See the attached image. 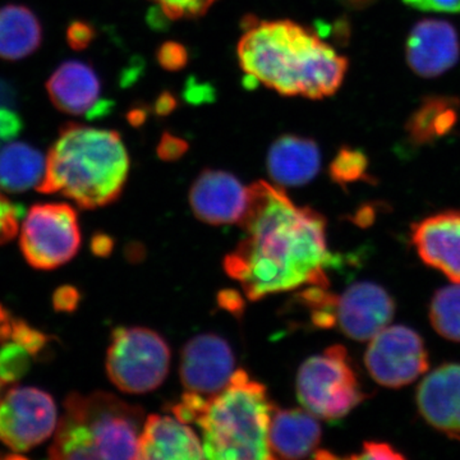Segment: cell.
I'll use <instances>...</instances> for the list:
<instances>
[{
  "instance_id": "36",
  "label": "cell",
  "mask_w": 460,
  "mask_h": 460,
  "mask_svg": "<svg viewBox=\"0 0 460 460\" xmlns=\"http://www.w3.org/2000/svg\"><path fill=\"white\" fill-rule=\"evenodd\" d=\"M128 120L132 126H138L145 122V111H132L128 114Z\"/></svg>"
},
{
  "instance_id": "3",
  "label": "cell",
  "mask_w": 460,
  "mask_h": 460,
  "mask_svg": "<svg viewBox=\"0 0 460 460\" xmlns=\"http://www.w3.org/2000/svg\"><path fill=\"white\" fill-rule=\"evenodd\" d=\"M274 405L262 384L237 370L226 389L206 396L187 392L172 407L184 423H195L202 435L206 459L268 460L269 426Z\"/></svg>"
},
{
  "instance_id": "31",
  "label": "cell",
  "mask_w": 460,
  "mask_h": 460,
  "mask_svg": "<svg viewBox=\"0 0 460 460\" xmlns=\"http://www.w3.org/2000/svg\"><path fill=\"white\" fill-rule=\"evenodd\" d=\"M189 150V144L177 136L165 132L157 145V155L165 162H174L180 159Z\"/></svg>"
},
{
  "instance_id": "6",
  "label": "cell",
  "mask_w": 460,
  "mask_h": 460,
  "mask_svg": "<svg viewBox=\"0 0 460 460\" xmlns=\"http://www.w3.org/2000/svg\"><path fill=\"white\" fill-rule=\"evenodd\" d=\"M296 396L317 419H344L366 399L343 345H332L311 357L296 375Z\"/></svg>"
},
{
  "instance_id": "37",
  "label": "cell",
  "mask_w": 460,
  "mask_h": 460,
  "mask_svg": "<svg viewBox=\"0 0 460 460\" xmlns=\"http://www.w3.org/2000/svg\"><path fill=\"white\" fill-rule=\"evenodd\" d=\"M402 2L410 7L420 9V11H429V0H402Z\"/></svg>"
},
{
  "instance_id": "4",
  "label": "cell",
  "mask_w": 460,
  "mask_h": 460,
  "mask_svg": "<svg viewBox=\"0 0 460 460\" xmlns=\"http://www.w3.org/2000/svg\"><path fill=\"white\" fill-rule=\"evenodd\" d=\"M128 172V151L119 133L68 123L51 145L38 190L98 208L119 198Z\"/></svg>"
},
{
  "instance_id": "26",
  "label": "cell",
  "mask_w": 460,
  "mask_h": 460,
  "mask_svg": "<svg viewBox=\"0 0 460 460\" xmlns=\"http://www.w3.org/2000/svg\"><path fill=\"white\" fill-rule=\"evenodd\" d=\"M0 348V381L11 384L25 376L31 368L33 354L26 345L13 339H5Z\"/></svg>"
},
{
  "instance_id": "28",
  "label": "cell",
  "mask_w": 460,
  "mask_h": 460,
  "mask_svg": "<svg viewBox=\"0 0 460 460\" xmlns=\"http://www.w3.org/2000/svg\"><path fill=\"white\" fill-rule=\"evenodd\" d=\"M157 62L169 72H177L183 69L189 62V53L180 42H164L156 54Z\"/></svg>"
},
{
  "instance_id": "15",
  "label": "cell",
  "mask_w": 460,
  "mask_h": 460,
  "mask_svg": "<svg viewBox=\"0 0 460 460\" xmlns=\"http://www.w3.org/2000/svg\"><path fill=\"white\" fill-rule=\"evenodd\" d=\"M411 241L426 265L460 284V210L443 211L413 224Z\"/></svg>"
},
{
  "instance_id": "27",
  "label": "cell",
  "mask_w": 460,
  "mask_h": 460,
  "mask_svg": "<svg viewBox=\"0 0 460 460\" xmlns=\"http://www.w3.org/2000/svg\"><path fill=\"white\" fill-rule=\"evenodd\" d=\"M169 20H190L204 16L217 0H153Z\"/></svg>"
},
{
  "instance_id": "23",
  "label": "cell",
  "mask_w": 460,
  "mask_h": 460,
  "mask_svg": "<svg viewBox=\"0 0 460 460\" xmlns=\"http://www.w3.org/2000/svg\"><path fill=\"white\" fill-rule=\"evenodd\" d=\"M459 108V100L450 96H429L423 100L405 127L411 144H432L452 132L458 123Z\"/></svg>"
},
{
  "instance_id": "34",
  "label": "cell",
  "mask_w": 460,
  "mask_h": 460,
  "mask_svg": "<svg viewBox=\"0 0 460 460\" xmlns=\"http://www.w3.org/2000/svg\"><path fill=\"white\" fill-rule=\"evenodd\" d=\"M429 11L458 13L460 12V0H429Z\"/></svg>"
},
{
  "instance_id": "30",
  "label": "cell",
  "mask_w": 460,
  "mask_h": 460,
  "mask_svg": "<svg viewBox=\"0 0 460 460\" xmlns=\"http://www.w3.org/2000/svg\"><path fill=\"white\" fill-rule=\"evenodd\" d=\"M95 36L93 26L84 21H74L66 29V41L75 50H84L91 44Z\"/></svg>"
},
{
  "instance_id": "12",
  "label": "cell",
  "mask_w": 460,
  "mask_h": 460,
  "mask_svg": "<svg viewBox=\"0 0 460 460\" xmlns=\"http://www.w3.org/2000/svg\"><path fill=\"white\" fill-rule=\"evenodd\" d=\"M395 304L386 289L371 281H359L337 296L335 326L353 341H371L394 317Z\"/></svg>"
},
{
  "instance_id": "21",
  "label": "cell",
  "mask_w": 460,
  "mask_h": 460,
  "mask_svg": "<svg viewBox=\"0 0 460 460\" xmlns=\"http://www.w3.org/2000/svg\"><path fill=\"white\" fill-rule=\"evenodd\" d=\"M42 26L31 9L21 4L0 8V59H25L40 48Z\"/></svg>"
},
{
  "instance_id": "5",
  "label": "cell",
  "mask_w": 460,
  "mask_h": 460,
  "mask_svg": "<svg viewBox=\"0 0 460 460\" xmlns=\"http://www.w3.org/2000/svg\"><path fill=\"white\" fill-rule=\"evenodd\" d=\"M144 410L109 393L66 399L49 456L53 459H137Z\"/></svg>"
},
{
  "instance_id": "38",
  "label": "cell",
  "mask_w": 460,
  "mask_h": 460,
  "mask_svg": "<svg viewBox=\"0 0 460 460\" xmlns=\"http://www.w3.org/2000/svg\"><path fill=\"white\" fill-rule=\"evenodd\" d=\"M339 2L344 3V4L349 5V7H366L370 4L374 0H339Z\"/></svg>"
},
{
  "instance_id": "33",
  "label": "cell",
  "mask_w": 460,
  "mask_h": 460,
  "mask_svg": "<svg viewBox=\"0 0 460 460\" xmlns=\"http://www.w3.org/2000/svg\"><path fill=\"white\" fill-rule=\"evenodd\" d=\"M54 302H56V307L59 310L71 311L72 308L77 305L78 293L75 292L74 288H63V289L58 290Z\"/></svg>"
},
{
  "instance_id": "16",
  "label": "cell",
  "mask_w": 460,
  "mask_h": 460,
  "mask_svg": "<svg viewBox=\"0 0 460 460\" xmlns=\"http://www.w3.org/2000/svg\"><path fill=\"white\" fill-rule=\"evenodd\" d=\"M405 56L414 74L426 78L438 77L458 62V32L447 21H420L411 30L405 45Z\"/></svg>"
},
{
  "instance_id": "7",
  "label": "cell",
  "mask_w": 460,
  "mask_h": 460,
  "mask_svg": "<svg viewBox=\"0 0 460 460\" xmlns=\"http://www.w3.org/2000/svg\"><path fill=\"white\" fill-rule=\"evenodd\" d=\"M171 350L164 339L146 328H118L107 356L109 378L127 394H146L164 383Z\"/></svg>"
},
{
  "instance_id": "1",
  "label": "cell",
  "mask_w": 460,
  "mask_h": 460,
  "mask_svg": "<svg viewBox=\"0 0 460 460\" xmlns=\"http://www.w3.org/2000/svg\"><path fill=\"white\" fill-rule=\"evenodd\" d=\"M239 226L243 238L224 259V270L238 281L250 301L301 287L329 288L328 269L337 266L329 251L326 220L299 208L281 187L256 181Z\"/></svg>"
},
{
  "instance_id": "29",
  "label": "cell",
  "mask_w": 460,
  "mask_h": 460,
  "mask_svg": "<svg viewBox=\"0 0 460 460\" xmlns=\"http://www.w3.org/2000/svg\"><path fill=\"white\" fill-rule=\"evenodd\" d=\"M22 210L0 193V244L11 241L18 232Z\"/></svg>"
},
{
  "instance_id": "14",
  "label": "cell",
  "mask_w": 460,
  "mask_h": 460,
  "mask_svg": "<svg viewBox=\"0 0 460 460\" xmlns=\"http://www.w3.org/2000/svg\"><path fill=\"white\" fill-rule=\"evenodd\" d=\"M48 95L62 113L98 118L107 113L111 102L100 98L102 84L93 66L80 60L62 63L47 83Z\"/></svg>"
},
{
  "instance_id": "17",
  "label": "cell",
  "mask_w": 460,
  "mask_h": 460,
  "mask_svg": "<svg viewBox=\"0 0 460 460\" xmlns=\"http://www.w3.org/2000/svg\"><path fill=\"white\" fill-rule=\"evenodd\" d=\"M417 407L431 428L460 438V363H445L420 381Z\"/></svg>"
},
{
  "instance_id": "2",
  "label": "cell",
  "mask_w": 460,
  "mask_h": 460,
  "mask_svg": "<svg viewBox=\"0 0 460 460\" xmlns=\"http://www.w3.org/2000/svg\"><path fill=\"white\" fill-rule=\"evenodd\" d=\"M237 53L248 77L284 96L329 98L341 89L348 69L347 58L289 20L247 22Z\"/></svg>"
},
{
  "instance_id": "39",
  "label": "cell",
  "mask_w": 460,
  "mask_h": 460,
  "mask_svg": "<svg viewBox=\"0 0 460 460\" xmlns=\"http://www.w3.org/2000/svg\"><path fill=\"white\" fill-rule=\"evenodd\" d=\"M0 386H2V381H0Z\"/></svg>"
},
{
  "instance_id": "19",
  "label": "cell",
  "mask_w": 460,
  "mask_h": 460,
  "mask_svg": "<svg viewBox=\"0 0 460 460\" xmlns=\"http://www.w3.org/2000/svg\"><path fill=\"white\" fill-rule=\"evenodd\" d=\"M321 443V426L310 411H272L269 426V449L272 459H301L316 454Z\"/></svg>"
},
{
  "instance_id": "11",
  "label": "cell",
  "mask_w": 460,
  "mask_h": 460,
  "mask_svg": "<svg viewBox=\"0 0 460 460\" xmlns=\"http://www.w3.org/2000/svg\"><path fill=\"white\" fill-rule=\"evenodd\" d=\"M235 371L232 348L217 335H199L181 349L180 375L187 392L210 398L226 389Z\"/></svg>"
},
{
  "instance_id": "10",
  "label": "cell",
  "mask_w": 460,
  "mask_h": 460,
  "mask_svg": "<svg viewBox=\"0 0 460 460\" xmlns=\"http://www.w3.org/2000/svg\"><path fill=\"white\" fill-rule=\"evenodd\" d=\"M57 405L36 387H14L0 401V441L13 452H29L56 432Z\"/></svg>"
},
{
  "instance_id": "18",
  "label": "cell",
  "mask_w": 460,
  "mask_h": 460,
  "mask_svg": "<svg viewBox=\"0 0 460 460\" xmlns=\"http://www.w3.org/2000/svg\"><path fill=\"white\" fill-rule=\"evenodd\" d=\"M204 447L189 423L177 417L151 414L145 420L137 459H202Z\"/></svg>"
},
{
  "instance_id": "35",
  "label": "cell",
  "mask_w": 460,
  "mask_h": 460,
  "mask_svg": "<svg viewBox=\"0 0 460 460\" xmlns=\"http://www.w3.org/2000/svg\"><path fill=\"white\" fill-rule=\"evenodd\" d=\"M177 107V102H175L174 96L172 93H164L159 96L156 100L155 111L157 115H168L171 114Z\"/></svg>"
},
{
  "instance_id": "8",
  "label": "cell",
  "mask_w": 460,
  "mask_h": 460,
  "mask_svg": "<svg viewBox=\"0 0 460 460\" xmlns=\"http://www.w3.org/2000/svg\"><path fill=\"white\" fill-rule=\"evenodd\" d=\"M81 246L77 213L66 204L30 208L21 229V250L30 265L51 270L74 259Z\"/></svg>"
},
{
  "instance_id": "25",
  "label": "cell",
  "mask_w": 460,
  "mask_h": 460,
  "mask_svg": "<svg viewBox=\"0 0 460 460\" xmlns=\"http://www.w3.org/2000/svg\"><path fill=\"white\" fill-rule=\"evenodd\" d=\"M329 172L332 180L339 186L365 180L368 172L367 156L357 148H341L330 164Z\"/></svg>"
},
{
  "instance_id": "32",
  "label": "cell",
  "mask_w": 460,
  "mask_h": 460,
  "mask_svg": "<svg viewBox=\"0 0 460 460\" xmlns=\"http://www.w3.org/2000/svg\"><path fill=\"white\" fill-rule=\"evenodd\" d=\"M353 459H404L402 454L396 452L392 445L378 443V441H367L362 447V453L352 456Z\"/></svg>"
},
{
  "instance_id": "9",
  "label": "cell",
  "mask_w": 460,
  "mask_h": 460,
  "mask_svg": "<svg viewBox=\"0 0 460 460\" xmlns=\"http://www.w3.org/2000/svg\"><path fill=\"white\" fill-rule=\"evenodd\" d=\"M365 365L378 385L399 389L429 371V353L423 339L413 329L386 326L371 339Z\"/></svg>"
},
{
  "instance_id": "24",
  "label": "cell",
  "mask_w": 460,
  "mask_h": 460,
  "mask_svg": "<svg viewBox=\"0 0 460 460\" xmlns=\"http://www.w3.org/2000/svg\"><path fill=\"white\" fill-rule=\"evenodd\" d=\"M432 328L447 341L460 343V284L441 288L429 305Z\"/></svg>"
},
{
  "instance_id": "13",
  "label": "cell",
  "mask_w": 460,
  "mask_h": 460,
  "mask_svg": "<svg viewBox=\"0 0 460 460\" xmlns=\"http://www.w3.org/2000/svg\"><path fill=\"white\" fill-rule=\"evenodd\" d=\"M250 190L230 172L205 171L190 190V205L201 222L210 226L241 223Z\"/></svg>"
},
{
  "instance_id": "20",
  "label": "cell",
  "mask_w": 460,
  "mask_h": 460,
  "mask_svg": "<svg viewBox=\"0 0 460 460\" xmlns=\"http://www.w3.org/2000/svg\"><path fill=\"white\" fill-rule=\"evenodd\" d=\"M266 163L269 175L277 186H305L320 171V148L310 138L281 136L269 150Z\"/></svg>"
},
{
  "instance_id": "22",
  "label": "cell",
  "mask_w": 460,
  "mask_h": 460,
  "mask_svg": "<svg viewBox=\"0 0 460 460\" xmlns=\"http://www.w3.org/2000/svg\"><path fill=\"white\" fill-rule=\"evenodd\" d=\"M47 156L26 142H8L0 146V190L25 192L41 183Z\"/></svg>"
}]
</instances>
